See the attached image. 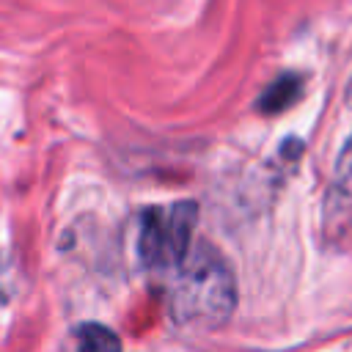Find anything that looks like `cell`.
I'll use <instances>...</instances> for the list:
<instances>
[{
    "instance_id": "obj_2",
    "label": "cell",
    "mask_w": 352,
    "mask_h": 352,
    "mask_svg": "<svg viewBox=\"0 0 352 352\" xmlns=\"http://www.w3.org/2000/svg\"><path fill=\"white\" fill-rule=\"evenodd\" d=\"M198 220L195 201H179L170 206H154L140 214L138 258L148 270L176 272L192 250V231Z\"/></svg>"
},
{
    "instance_id": "obj_5",
    "label": "cell",
    "mask_w": 352,
    "mask_h": 352,
    "mask_svg": "<svg viewBox=\"0 0 352 352\" xmlns=\"http://www.w3.org/2000/svg\"><path fill=\"white\" fill-rule=\"evenodd\" d=\"M74 352H121V338L104 324H80L74 330Z\"/></svg>"
},
{
    "instance_id": "obj_3",
    "label": "cell",
    "mask_w": 352,
    "mask_h": 352,
    "mask_svg": "<svg viewBox=\"0 0 352 352\" xmlns=\"http://www.w3.org/2000/svg\"><path fill=\"white\" fill-rule=\"evenodd\" d=\"M352 234V135L346 138L322 201V239L338 245Z\"/></svg>"
},
{
    "instance_id": "obj_1",
    "label": "cell",
    "mask_w": 352,
    "mask_h": 352,
    "mask_svg": "<svg viewBox=\"0 0 352 352\" xmlns=\"http://www.w3.org/2000/svg\"><path fill=\"white\" fill-rule=\"evenodd\" d=\"M168 308L176 324L192 330H217L231 319L236 280L228 261L212 245H192L184 264L170 272Z\"/></svg>"
},
{
    "instance_id": "obj_4",
    "label": "cell",
    "mask_w": 352,
    "mask_h": 352,
    "mask_svg": "<svg viewBox=\"0 0 352 352\" xmlns=\"http://www.w3.org/2000/svg\"><path fill=\"white\" fill-rule=\"evenodd\" d=\"M300 94H302V77L286 72V74L275 77V80L261 91L256 107H258L264 116H275V113L289 110V107L300 99Z\"/></svg>"
}]
</instances>
